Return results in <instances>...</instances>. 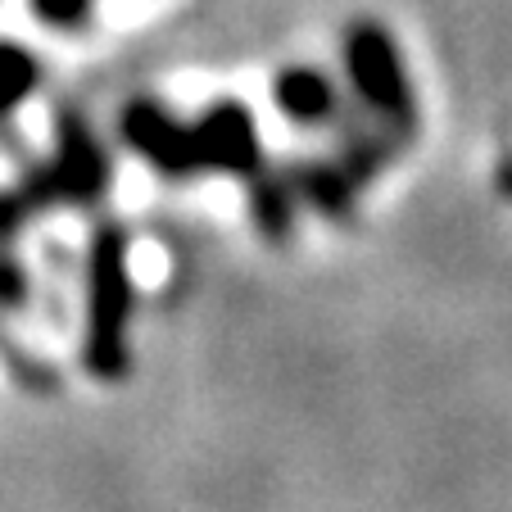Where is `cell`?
Instances as JSON below:
<instances>
[{
	"mask_svg": "<svg viewBox=\"0 0 512 512\" xmlns=\"http://www.w3.org/2000/svg\"><path fill=\"white\" fill-rule=\"evenodd\" d=\"M105 186H109V155L78 118H64L55 159L41 164L19 191L0 195V236H10L23 218H37L50 204L96 200V195H105Z\"/></svg>",
	"mask_w": 512,
	"mask_h": 512,
	"instance_id": "1",
	"label": "cell"
},
{
	"mask_svg": "<svg viewBox=\"0 0 512 512\" xmlns=\"http://www.w3.org/2000/svg\"><path fill=\"white\" fill-rule=\"evenodd\" d=\"M127 313H132V277H127V236L105 223L91 245L87 268V363L100 377L127 368Z\"/></svg>",
	"mask_w": 512,
	"mask_h": 512,
	"instance_id": "2",
	"label": "cell"
},
{
	"mask_svg": "<svg viewBox=\"0 0 512 512\" xmlns=\"http://www.w3.org/2000/svg\"><path fill=\"white\" fill-rule=\"evenodd\" d=\"M345 68L349 82L363 96V105L381 118V127L395 132L399 141L413 136L417 127L413 82H408L404 59H399V46L390 41V32L377 28V23H354L345 32Z\"/></svg>",
	"mask_w": 512,
	"mask_h": 512,
	"instance_id": "3",
	"label": "cell"
},
{
	"mask_svg": "<svg viewBox=\"0 0 512 512\" xmlns=\"http://www.w3.org/2000/svg\"><path fill=\"white\" fill-rule=\"evenodd\" d=\"M123 136L132 141V150L155 164L164 177H191L204 173L200 164V145H195V127H182L164 114L150 100H136L132 109L123 114Z\"/></svg>",
	"mask_w": 512,
	"mask_h": 512,
	"instance_id": "4",
	"label": "cell"
},
{
	"mask_svg": "<svg viewBox=\"0 0 512 512\" xmlns=\"http://www.w3.org/2000/svg\"><path fill=\"white\" fill-rule=\"evenodd\" d=\"M195 145H200V164L218 168V173L254 177L259 173V136H254V118L241 105L223 100L195 123Z\"/></svg>",
	"mask_w": 512,
	"mask_h": 512,
	"instance_id": "5",
	"label": "cell"
},
{
	"mask_svg": "<svg viewBox=\"0 0 512 512\" xmlns=\"http://www.w3.org/2000/svg\"><path fill=\"white\" fill-rule=\"evenodd\" d=\"M272 100H277V109L290 118V123H300V127L331 123L340 109L336 87H331V78L318 73V68H286V73H277Z\"/></svg>",
	"mask_w": 512,
	"mask_h": 512,
	"instance_id": "6",
	"label": "cell"
},
{
	"mask_svg": "<svg viewBox=\"0 0 512 512\" xmlns=\"http://www.w3.org/2000/svg\"><path fill=\"white\" fill-rule=\"evenodd\" d=\"M32 87H37V59L23 46L0 41V118L10 114L14 105H23Z\"/></svg>",
	"mask_w": 512,
	"mask_h": 512,
	"instance_id": "7",
	"label": "cell"
},
{
	"mask_svg": "<svg viewBox=\"0 0 512 512\" xmlns=\"http://www.w3.org/2000/svg\"><path fill=\"white\" fill-rule=\"evenodd\" d=\"M295 182H281V177H259L254 186V223L268 236H286L290 232V209H295Z\"/></svg>",
	"mask_w": 512,
	"mask_h": 512,
	"instance_id": "8",
	"label": "cell"
},
{
	"mask_svg": "<svg viewBox=\"0 0 512 512\" xmlns=\"http://www.w3.org/2000/svg\"><path fill=\"white\" fill-rule=\"evenodd\" d=\"M32 10L50 28H82L91 14V0H32Z\"/></svg>",
	"mask_w": 512,
	"mask_h": 512,
	"instance_id": "9",
	"label": "cell"
},
{
	"mask_svg": "<svg viewBox=\"0 0 512 512\" xmlns=\"http://www.w3.org/2000/svg\"><path fill=\"white\" fill-rule=\"evenodd\" d=\"M23 295V277L19 268H10V263H0V304H10Z\"/></svg>",
	"mask_w": 512,
	"mask_h": 512,
	"instance_id": "10",
	"label": "cell"
}]
</instances>
